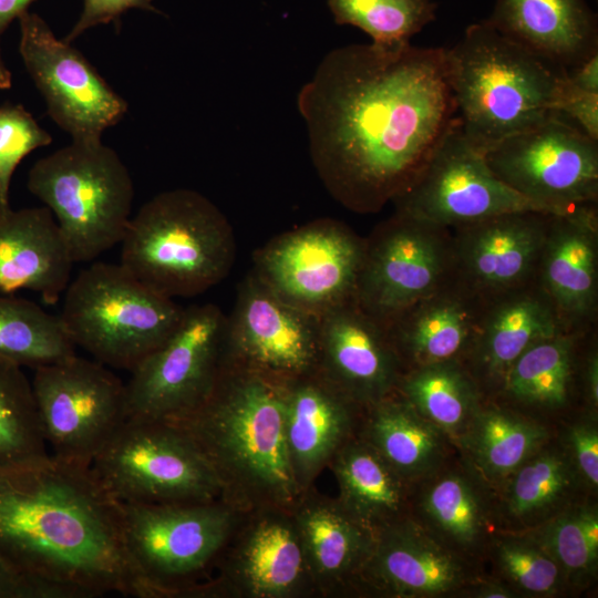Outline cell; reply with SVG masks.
Segmentation results:
<instances>
[{"mask_svg":"<svg viewBox=\"0 0 598 598\" xmlns=\"http://www.w3.org/2000/svg\"><path fill=\"white\" fill-rule=\"evenodd\" d=\"M290 511L316 594L334 595L358 584L375 532L313 486L300 494Z\"/></svg>","mask_w":598,"mask_h":598,"instance_id":"24","label":"cell"},{"mask_svg":"<svg viewBox=\"0 0 598 598\" xmlns=\"http://www.w3.org/2000/svg\"><path fill=\"white\" fill-rule=\"evenodd\" d=\"M475 594L477 597L485 598H507L513 596L511 590L497 584L481 585L480 589H477Z\"/></svg>","mask_w":598,"mask_h":598,"instance_id":"48","label":"cell"},{"mask_svg":"<svg viewBox=\"0 0 598 598\" xmlns=\"http://www.w3.org/2000/svg\"><path fill=\"white\" fill-rule=\"evenodd\" d=\"M74 261L48 207L0 209V293H38L56 303L70 283Z\"/></svg>","mask_w":598,"mask_h":598,"instance_id":"26","label":"cell"},{"mask_svg":"<svg viewBox=\"0 0 598 598\" xmlns=\"http://www.w3.org/2000/svg\"><path fill=\"white\" fill-rule=\"evenodd\" d=\"M338 24H350L364 31L372 43L398 48L435 20L432 0H328Z\"/></svg>","mask_w":598,"mask_h":598,"instance_id":"37","label":"cell"},{"mask_svg":"<svg viewBox=\"0 0 598 598\" xmlns=\"http://www.w3.org/2000/svg\"><path fill=\"white\" fill-rule=\"evenodd\" d=\"M120 264L168 298L194 297L223 281L236 257L233 227L203 194L162 192L131 217Z\"/></svg>","mask_w":598,"mask_h":598,"instance_id":"5","label":"cell"},{"mask_svg":"<svg viewBox=\"0 0 598 598\" xmlns=\"http://www.w3.org/2000/svg\"><path fill=\"white\" fill-rule=\"evenodd\" d=\"M564 331L535 281L486 303L463 362L483 394L495 392L513 362L537 341Z\"/></svg>","mask_w":598,"mask_h":598,"instance_id":"27","label":"cell"},{"mask_svg":"<svg viewBox=\"0 0 598 598\" xmlns=\"http://www.w3.org/2000/svg\"><path fill=\"white\" fill-rule=\"evenodd\" d=\"M51 142L52 136L22 105L0 106V209L10 206V184L20 162Z\"/></svg>","mask_w":598,"mask_h":598,"instance_id":"41","label":"cell"},{"mask_svg":"<svg viewBox=\"0 0 598 598\" xmlns=\"http://www.w3.org/2000/svg\"><path fill=\"white\" fill-rule=\"evenodd\" d=\"M550 217L513 212L451 229L453 279L485 303L532 283Z\"/></svg>","mask_w":598,"mask_h":598,"instance_id":"19","label":"cell"},{"mask_svg":"<svg viewBox=\"0 0 598 598\" xmlns=\"http://www.w3.org/2000/svg\"><path fill=\"white\" fill-rule=\"evenodd\" d=\"M226 326L216 305L185 308L168 339L131 372L125 419L174 421L197 409L225 368Z\"/></svg>","mask_w":598,"mask_h":598,"instance_id":"10","label":"cell"},{"mask_svg":"<svg viewBox=\"0 0 598 598\" xmlns=\"http://www.w3.org/2000/svg\"><path fill=\"white\" fill-rule=\"evenodd\" d=\"M297 104L318 175L360 214L403 194L458 121L446 49L411 43L331 50Z\"/></svg>","mask_w":598,"mask_h":598,"instance_id":"1","label":"cell"},{"mask_svg":"<svg viewBox=\"0 0 598 598\" xmlns=\"http://www.w3.org/2000/svg\"><path fill=\"white\" fill-rule=\"evenodd\" d=\"M487 21L563 73L598 52L597 19L586 0H496Z\"/></svg>","mask_w":598,"mask_h":598,"instance_id":"28","label":"cell"},{"mask_svg":"<svg viewBox=\"0 0 598 598\" xmlns=\"http://www.w3.org/2000/svg\"><path fill=\"white\" fill-rule=\"evenodd\" d=\"M337 499L354 518L377 532L404 516V481L361 436L351 437L332 457Z\"/></svg>","mask_w":598,"mask_h":598,"instance_id":"29","label":"cell"},{"mask_svg":"<svg viewBox=\"0 0 598 598\" xmlns=\"http://www.w3.org/2000/svg\"><path fill=\"white\" fill-rule=\"evenodd\" d=\"M492 172L550 214L598 203V141L551 117L484 153Z\"/></svg>","mask_w":598,"mask_h":598,"instance_id":"14","label":"cell"},{"mask_svg":"<svg viewBox=\"0 0 598 598\" xmlns=\"http://www.w3.org/2000/svg\"><path fill=\"white\" fill-rule=\"evenodd\" d=\"M319 318L287 303L251 271L227 316L225 364L280 382L315 373Z\"/></svg>","mask_w":598,"mask_h":598,"instance_id":"17","label":"cell"},{"mask_svg":"<svg viewBox=\"0 0 598 598\" xmlns=\"http://www.w3.org/2000/svg\"><path fill=\"white\" fill-rule=\"evenodd\" d=\"M395 391L444 436L460 441L484 398L472 374L458 361L405 370Z\"/></svg>","mask_w":598,"mask_h":598,"instance_id":"32","label":"cell"},{"mask_svg":"<svg viewBox=\"0 0 598 598\" xmlns=\"http://www.w3.org/2000/svg\"><path fill=\"white\" fill-rule=\"evenodd\" d=\"M364 239L353 300L384 327L453 279L448 228L394 212Z\"/></svg>","mask_w":598,"mask_h":598,"instance_id":"13","label":"cell"},{"mask_svg":"<svg viewBox=\"0 0 598 598\" xmlns=\"http://www.w3.org/2000/svg\"><path fill=\"white\" fill-rule=\"evenodd\" d=\"M130 9L156 11L153 0H83L82 13L64 40L71 43L89 29L117 20Z\"/></svg>","mask_w":598,"mask_h":598,"instance_id":"44","label":"cell"},{"mask_svg":"<svg viewBox=\"0 0 598 598\" xmlns=\"http://www.w3.org/2000/svg\"><path fill=\"white\" fill-rule=\"evenodd\" d=\"M184 309L120 262H95L69 283L59 317L75 347L132 372L174 332Z\"/></svg>","mask_w":598,"mask_h":598,"instance_id":"7","label":"cell"},{"mask_svg":"<svg viewBox=\"0 0 598 598\" xmlns=\"http://www.w3.org/2000/svg\"><path fill=\"white\" fill-rule=\"evenodd\" d=\"M118 504L126 554L146 598L184 597L219 560L246 513L221 498Z\"/></svg>","mask_w":598,"mask_h":598,"instance_id":"8","label":"cell"},{"mask_svg":"<svg viewBox=\"0 0 598 598\" xmlns=\"http://www.w3.org/2000/svg\"><path fill=\"white\" fill-rule=\"evenodd\" d=\"M364 243L339 220L316 219L260 247L251 272L287 303L320 318L354 298Z\"/></svg>","mask_w":598,"mask_h":598,"instance_id":"11","label":"cell"},{"mask_svg":"<svg viewBox=\"0 0 598 598\" xmlns=\"http://www.w3.org/2000/svg\"><path fill=\"white\" fill-rule=\"evenodd\" d=\"M12 85V74L8 69L0 49V90H6Z\"/></svg>","mask_w":598,"mask_h":598,"instance_id":"49","label":"cell"},{"mask_svg":"<svg viewBox=\"0 0 598 598\" xmlns=\"http://www.w3.org/2000/svg\"><path fill=\"white\" fill-rule=\"evenodd\" d=\"M317 372L365 409L395 392L404 368L386 328L352 299L319 318Z\"/></svg>","mask_w":598,"mask_h":598,"instance_id":"20","label":"cell"},{"mask_svg":"<svg viewBox=\"0 0 598 598\" xmlns=\"http://www.w3.org/2000/svg\"><path fill=\"white\" fill-rule=\"evenodd\" d=\"M0 598H68L66 594L30 576L0 554Z\"/></svg>","mask_w":598,"mask_h":598,"instance_id":"43","label":"cell"},{"mask_svg":"<svg viewBox=\"0 0 598 598\" xmlns=\"http://www.w3.org/2000/svg\"><path fill=\"white\" fill-rule=\"evenodd\" d=\"M35 0H0V35L9 24L18 19Z\"/></svg>","mask_w":598,"mask_h":598,"instance_id":"47","label":"cell"},{"mask_svg":"<svg viewBox=\"0 0 598 598\" xmlns=\"http://www.w3.org/2000/svg\"><path fill=\"white\" fill-rule=\"evenodd\" d=\"M90 467L117 503L223 499V485L210 463L194 441L169 421L125 419Z\"/></svg>","mask_w":598,"mask_h":598,"instance_id":"9","label":"cell"},{"mask_svg":"<svg viewBox=\"0 0 598 598\" xmlns=\"http://www.w3.org/2000/svg\"><path fill=\"white\" fill-rule=\"evenodd\" d=\"M547 437V431L536 422L494 404H482L461 442L482 474L501 481L542 448Z\"/></svg>","mask_w":598,"mask_h":598,"instance_id":"33","label":"cell"},{"mask_svg":"<svg viewBox=\"0 0 598 598\" xmlns=\"http://www.w3.org/2000/svg\"><path fill=\"white\" fill-rule=\"evenodd\" d=\"M575 466L594 488L598 485V432L588 422L575 424L568 434Z\"/></svg>","mask_w":598,"mask_h":598,"instance_id":"45","label":"cell"},{"mask_svg":"<svg viewBox=\"0 0 598 598\" xmlns=\"http://www.w3.org/2000/svg\"><path fill=\"white\" fill-rule=\"evenodd\" d=\"M468 580L460 556L405 516L375 532L358 584L391 597H435Z\"/></svg>","mask_w":598,"mask_h":598,"instance_id":"22","label":"cell"},{"mask_svg":"<svg viewBox=\"0 0 598 598\" xmlns=\"http://www.w3.org/2000/svg\"><path fill=\"white\" fill-rule=\"evenodd\" d=\"M32 384L22 367L0 358V472L47 463Z\"/></svg>","mask_w":598,"mask_h":598,"instance_id":"36","label":"cell"},{"mask_svg":"<svg viewBox=\"0 0 598 598\" xmlns=\"http://www.w3.org/2000/svg\"><path fill=\"white\" fill-rule=\"evenodd\" d=\"M286 384L225 364L208 398L169 421L210 463L223 485V499L243 512L291 509L301 494L286 442Z\"/></svg>","mask_w":598,"mask_h":598,"instance_id":"3","label":"cell"},{"mask_svg":"<svg viewBox=\"0 0 598 598\" xmlns=\"http://www.w3.org/2000/svg\"><path fill=\"white\" fill-rule=\"evenodd\" d=\"M535 282L550 302L564 331L584 333L597 327V203L551 214Z\"/></svg>","mask_w":598,"mask_h":598,"instance_id":"21","label":"cell"},{"mask_svg":"<svg viewBox=\"0 0 598 598\" xmlns=\"http://www.w3.org/2000/svg\"><path fill=\"white\" fill-rule=\"evenodd\" d=\"M53 458L90 467L125 420V383L107 365L76 354L34 369L31 381Z\"/></svg>","mask_w":598,"mask_h":598,"instance_id":"12","label":"cell"},{"mask_svg":"<svg viewBox=\"0 0 598 598\" xmlns=\"http://www.w3.org/2000/svg\"><path fill=\"white\" fill-rule=\"evenodd\" d=\"M447 51L460 126L483 154L557 112L565 73L499 33L487 20L468 25Z\"/></svg>","mask_w":598,"mask_h":598,"instance_id":"4","label":"cell"},{"mask_svg":"<svg viewBox=\"0 0 598 598\" xmlns=\"http://www.w3.org/2000/svg\"><path fill=\"white\" fill-rule=\"evenodd\" d=\"M495 550L502 573L519 591L534 596L557 591L564 573L536 538L505 536L496 540Z\"/></svg>","mask_w":598,"mask_h":598,"instance_id":"40","label":"cell"},{"mask_svg":"<svg viewBox=\"0 0 598 598\" xmlns=\"http://www.w3.org/2000/svg\"><path fill=\"white\" fill-rule=\"evenodd\" d=\"M392 203L395 213L448 229L506 213H547L492 172L458 121L414 183Z\"/></svg>","mask_w":598,"mask_h":598,"instance_id":"16","label":"cell"},{"mask_svg":"<svg viewBox=\"0 0 598 598\" xmlns=\"http://www.w3.org/2000/svg\"><path fill=\"white\" fill-rule=\"evenodd\" d=\"M557 112L574 120L579 130L598 141V92L576 87L564 74L558 90Z\"/></svg>","mask_w":598,"mask_h":598,"instance_id":"42","label":"cell"},{"mask_svg":"<svg viewBox=\"0 0 598 598\" xmlns=\"http://www.w3.org/2000/svg\"><path fill=\"white\" fill-rule=\"evenodd\" d=\"M220 558L217 579L196 585L185 596L293 598L316 594L288 508L246 512Z\"/></svg>","mask_w":598,"mask_h":598,"instance_id":"18","label":"cell"},{"mask_svg":"<svg viewBox=\"0 0 598 598\" xmlns=\"http://www.w3.org/2000/svg\"><path fill=\"white\" fill-rule=\"evenodd\" d=\"M0 554L68 598H146L124 546L120 504L91 467L51 456L1 471Z\"/></svg>","mask_w":598,"mask_h":598,"instance_id":"2","label":"cell"},{"mask_svg":"<svg viewBox=\"0 0 598 598\" xmlns=\"http://www.w3.org/2000/svg\"><path fill=\"white\" fill-rule=\"evenodd\" d=\"M486 303L454 279L414 302L385 328L405 370L464 362Z\"/></svg>","mask_w":598,"mask_h":598,"instance_id":"25","label":"cell"},{"mask_svg":"<svg viewBox=\"0 0 598 598\" xmlns=\"http://www.w3.org/2000/svg\"><path fill=\"white\" fill-rule=\"evenodd\" d=\"M74 354L59 316L33 301L0 293V358L34 370Z\"/></svg>","mask_w":598,"mask_h":598,"instance_id":"35","label":"cell"},{"mask_svg":"<svg viewBox=\"0 0 598 598\" xmlns=\"http://www.w3.org/2000/svg\"><path fill=\"white\" fill-rule=\"evenodd\" d=\"M364 410L317 371L286 384L285 433L295 481L302 493L313 486L339 448L353 434Z\"/></svg>","mask_w":598,"mask_h":598,"instance_id":"23","label":"cell"},{"mask_svg":"<svg viewBox=\"0 0 598 598\" xmlns=\"http://www.w3.org/2000/svg\"><path fill=\"white\" fill-rule=\"evenodd\" d=\"M27 186L53 214L74 264L122 241L134 185L122 158L102 140H72L38 159Z\"/></svg>","mask_w":598,"mask_h":598,"instance_id":"6","label":"cell"},{"mask_svg":"<svg viewBox=\"0 0 598 598\" xmlns=\"http://www.w3.org/2000/svg\"><path fill=\"white\" fill-rule=\"evenodd\" d=\"M553 556L564 576H584L598 561V514L594 507L568 508L554 517L536 537Z\"/></svg>","mask_w":598,"mask_h":598,"instance_id":"39","label":"cell"},{"mask_svg":"<svg viewBox=\"0 0 598 598\" xmlns=\"http://www.w3.org/2000/svg\"><path fill=\"white\" fill-rule=\"evenodd\" d=\"M18 20L19 52L48 115L73 141L102 140L124 117L127 102L40 16L25 11Z\"/></svg>","mask_w":598,"mask_h":598,"instance_id":"15","label":"cell"},{"mask_svg":"<svg viewBox=\"0 0 598 598\" xmlns=\"http://www.w3.org/2000/svg\"><path fill=\"white\" fill-rule=\"evenodd\" d=\"M585 333L559 331L537 341L513 362L494 393L527 406H566L571 399Z\"/></svg>","mask_w":598,"mask_h":598,"instance_id":"31","label":"cell"},{"mask_svg":"<svg viewBox=\"0 0 598 598\" xmlns=\"http://www.w3.org/2000/svg\"><path fill=\"white\" fill-rule=\"evenodd\" d=\"M574 470L565 454L539 448L506 478L507 514L526 522L549 512L573 487Z\"/></svg>","mask_w":598,"mask_h":598,"instance_id":"38","label":"cell"},{"mask_svg":"<svg viewBox=\"0 0 598 598\" xmlns=\"http://www.w3.org/2000/svg\"><path fill=\"white\" fill-rule=\"evenodd\" d=\"M565 75L576 87L598 92V52L592 53L568 70Z\"/></svg>","mask_w":598,"mask_h":598,"instance_id":"46","label":"cell"},{"mask_svg":"<svg viewBox=\"0 0 598 598\" xmlns=\"http://www.w3.org/2000/svg\"><path fill=\"white\" fill-rule=\"evenodd\" d=\"M419 505L427 530L454 551L478 546L488 532L482 494L470 476L457 471L432 477Z\"/></svg>","mask_w":598,"mask_h":598,"instance_id":"34","label":"cell"},{"mask_svg":"<svg viewBox=\"0 0 598 598\" xmlns=\"http://www.w3.org/2000/svg\"><path fill=\"white\" fill-rule=\"evenodd\" d=\"M361 434L406 482L427 476L443 458L444 434L396 391L364 409Z\"/></svg>","mask_w":598,"mask_h":598,"instance_id":"30","label":"cell"}]
</instances>
